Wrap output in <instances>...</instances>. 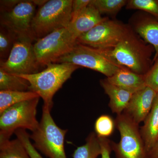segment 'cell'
<instances>
[{
  "instance_id": "cell-2",
  "label": "cell",
  "mask_w": 158,
  "mask_h": 158,
  "mask_svg": "<svg viewBox=\"0 0 158 158\" xmlns=\"http://www.w3.org/2000/svg\"><path fill=\"white\" fill-rule=\"evenodd\" d=\"M153 47L140 40L131 30L114 48L109 50L110 56L119 65L134 72L145 75L151 67Z\"/></svg>"
},
{
  "instance_id": "cell-12",
  "label": "cell",
  "mask_w": 158,
  "mask_h": 158,
  "mask_svg": "<svg viewBox=\"0 0 158 158\" xmlns=\"http://www.w3.org/2000/svg\"><path fill=\"white\" fill-rule=\"evenodd\" d=\"M157 94L147 86L135 92L123 113L137 124L144 122L152 109Z\"/></svg>"
},
{
  "instance_id": "cell-9",
  "label": "cell",
  "mask_w": 158,
  "mask_h": 158,
  "mask_svg": "<svg viewBox=\"0 0 158 158\" xmlns=\"http://www.w3.org/2000/svg\"><path fill=\"white\" fill-rule=\"evenodd\" d=\"M35 39L27 36L15 37L14 44L8 59L0 62V69L14 75L32 74L40 67L34 48Z\"/></svg>"
},
{
  "instance_id": "cell-16",
  "label": "cell",
  "mask_w": 158,
  "mask_h": 158,
  "mask_svg": "<svg viewBox=\"0 0 158 158\" xmlns=\"http://www.w3.org/2000/svg\"><path fill=\"white\" fill-rule=\"evenodd\" d=\"M135 31L143 40L154 49L153 61L158 58V20L149 17H141L134 25Z\"/></svg>"
},
{
  "instance_id": "cell-20",
  "label": "cell",
  "mask_w": 158,
  "mask_h": 158,
  "mask_svg": "<svg viewBox=\"0 0 158 158\" xmlns=\"http://www.w3.org/2000/svg\"><path fill=\"white\" fill-rule=\"evenodd\" d=\"M101 155V148L98 137L95 132H91L86 138V143L77 148L73 158H97Z\"/></svg>"
},
{
  "instance_id": "cell-14",
  "label": "cell",
  "mask_w": 158,
  "mask_h": 158,
  "mask_svg": "<svg viewBox=\"0 0 158 158\" xmlns=\"http://www.w3.org/2000/svg\"><path fill=\"white\" fill-rule=\"evenodd\" d=\"M101 86L110 98L109 106L117 115L123 113L134 93L110 83L106 78L100 81Z\"/></svg>"
},
{
  "instance_id": "cell-30",
  "label": "cell",
  "mask_w": 158,
  "mask_h": 158,
  "mask_svg": "<svg viewBox=\"0 0 158 158\" xmlns=\"http://www.w3.org/2000/svg\"><path fill=\"white\" fill-rule=\"evenodd\" d=\"M20 0H2L0 1L1 11H7L16 6Z\"/></svg>"
},
{
  "instance_id": "cell-29",
  "label": "cell",
  "mask_w": 158,
  "mask_h": 158,
  "mask_svg": "<svg viewBox=\"0 0 158 158\" xmlns=\"http://www.w3.org/2000/svg\"><path fill=\"white\" fill-rule=\"evenodd\" d=\"M101 148V158H111L110 155L112 150L111 142L107 138L98 137Z\"/></svg>"
},
{
  "instance_id": "cell-31",
  "label": "cell",
  "mask_w": 158,
  "mask_h": 158,
  "mask_svg": "<svg viewBox=\"0 0 158 158\" xmlns=\"http://www.w3.org/2000/svg\"><path fill=\"white\" fill-rule=\"evenodd\" d=\"M148 158H158V139L152 148L148 152Z\"/></svg>"
},
{
  "instance_id": "cell-19",
  "label": "cell",
  "mask_w": 158,
  "mask_h": 158,
  "mask_svg": "<svg viewBox=\"0 0 158 158\" xmlns=\"http://www.w3.org/2000/svg\"><path fill=\"white\" fill-rule=\"evenodd\" d=\"M30 87L27 80L0 69V91H30Z\"/></svg>"
},
{
  "instance_id": "cell-18",
  "label": "cell",
  "mask_w": 158,
  "mask_h": 158,
  "mask_svg": "<svg viewBox=\"0 0 158 158\" xmlns=\"http://www.w3.org/2000/svg\"><path fill=\"white\" fill-rule=\"evenodd\" d=\"M38 97L37 94L31 91H0V114L13 105Z\"/></svg>"
},
{
  "instance_id": "cell-26",
  "label": "cell",
  "mask_w": 158,
  "mask_h": 158,
  "mask_svg": "<svg viewBox=\"0 0 158 158\" xmlns=\"http://www.w3.org/2000/svg\"><path fill=\"white\" fill-rule=\"evenodd\" d=\"M15 134L25 148L31 158H43L31 143L30 135L26 131V130L20 129L16 130Z\"/></svg>"
},
{
  "instance_id": "cell-8",
  "label": "cell",
  "mask_w": 158,
  "mask_h": 158,
  "mask_svg": "<svg viewBox=\"0 0 158 158\" xmlns=\"http://www.w3.org/2000/svg\"><path fill=\"white\" fill-rule=\"evenodd\" d=\"M77 43V40L68 27L56 30L34 44L37 62L40 66L56 63L59 59L70 52Z\"/></svg>"
},
{
  "instance_id": "cell-13",
  "label": "cell",
  "mask_w": 158,
  "mask_h": 158,
  "mask_svg": "<svg viewBox=\"0 0 158 158\" xmlns=\"http://www.w3.org/2000/svg\"><path fill=\"white\" fill-rule=\"evenodd\" d=\"M106 18L102 17L98 10L89 4L76 19L70 23L68 27L73 36L77 40L80 36L90 31Z\"/></svg>"
},
{
  "instance_id": "cell-15",
  "label": "cell",
  "mask_w": 158,
  "mask_h": 158,
  "mask_svg": "<svg viewBox=\"0 0 158 158\" xmlns=\"http://www.w3.org/2000/svg\"><path fill=\"white\" fill-rule=\"evenodd\" d=\"M106 79L113 85L134 93L146 86L144 75L136 73L124 66Z\"/></svg>"
},
{
  "instance_id": "cell-17",
  "label": "cell",
  "mask_w": 158,
  "mask_h": 158,
  "mask_svg": "<svg viewBox=\"0 0 158 158\" xmlns=\"http://www.w3.org/2000/svg\"><path fill=\"white\" fill-rule=\"evenodd\" d=\"M140 131L148 153L158 139V93Z\"/></svg>"
},
{
  "instance_id": "cell-6",
  "label": "cell",
  "mask_w": 158,
  "mask_h": 158,
  "mask_svg": "<svg viewBox=\"0 0 158 158\" xmlns=\"http://www.w3.org/2000/svg\"><path fill=\"white\" fill-rule=\"evenodd\" d=\"M40 98L13 105L0 114V141L9 140L20 129L32 132L37 129L39 125L36 114Z\"/></svg>"
},
{
  "instance_id": "cell-23",
  "label": "cell",
  "mask_w": 158,
  "mask_h": 158,
  "mask_svg": "<svg viewBox=\"0 0 158 158\" xmlns=\"http://www.w3.org/2000/svg\"><path fill=\"white\" fill-rule=\"evenodd\" d=\"M115 126V121L112 117L109 115H102L95 121L94 130L98 137L107 138L113 134Z\"/></svg>"
},
{
  "instance_id": "cell-5",
  "label": "cell",
  "mask_w": 158,
  "mask_h": 158,
  "mask_svg": "<svg viewBox=\"0 0 158 158\" xmlns=\"http://www.w3.org/2000/svg\"><path fill=\"white\" fill-rule=\"evenodd\" d=\"M56 63H67L90 69L110 77L123 67L110 56L109 49L94 48L77 43L70 52Z\"/></svg>"
},
{
  "instance_id": "cell-1",
  "label": "cell",
  "mask_w": 158,
  "mask_h": 158,
  "mask_svg": "<svg viewBox=\"0 0 158 158\" xmlns=\"http://www.w3.org/2000/svg\"><path fill=\"white\" fill-rule=\"evenodd\" d=\"M80 67L70 63H51L40 72L15 75L27 80L30 84V91L37 94L43 100V106L51 110L55 94Z\"/></svg>"
},
{
  "instance_id": "cell-28",
  "label": "cell",
  "mask_w": 158,
  "mask_h": 158,
  "mask_svg": "<svg viewBox=\"0 0 158 158\" xmlns=\"http://www.w3.org/2000/svg\"><path fill=\"white\" fill-rule=\"evenodd\" d=\"M90 2L91 0H73L70 22H72L76 19L79 15L89 6Z\"/></svg>"
},
{
  "instance_id": "cell-24",
  "label": "cell",
  "mask_w": 158,
  "mask_h": 158,
  "mask_svg": "<svg viewBox=\"0 0 158 158\" xmlns=\"http://www.w3.org/2000/svg\"><path fill=\"white\" fill-rule=\"evenodd\" d=\"M15 36L4 27H0V62L9 58L14 44Z\"/></svg>"
},
{
  "instance_id": "cell-10",
  "label": "cell",
  "mask_w": 158,
  "mask_h": 158,
  "mask_svg": "<svg viewBox=\"0 0 158 158\" xmlns=\"http://www.w3.org/2000/svg\"><path fill=\"white\" fill-rule=\"evenodd\" d=\"M131 31L128 27L108 18L83 34L77 40V43L101 49L114 48Z\"/></svg>"
},
{
  "instance_id": "cell-3",
  "label": "cell",
  "mask_w": 158,
  "mask_h": 158,
  "mask_svg": "<svg viewBox=\"0 0 158 158\" xmlns=\"http://www.w3.org/2000/svg\"><path fill=\"white\" fill-rule=\"evenodd\" d=\"M73 0H50L40 7L34 15L31 30L36 40L63 28L71 20Z\"/></svg>"
},
{
  "instance_id": "cell-21",
  "label": "cell",
  "mask_w": 158,
  "mask_h": 158,
  "mask_svg": "<svg viewBox=\"0 0 158 158\" xmlns=\"http://www.w3.org/2000/svg\"><path fill=\"white\" fill-rule=\"evenodd\" d=\"M0 158H31L18 138L0 141Z\"/></svg>"
},
{
  "instance_id": "cell-25",
  "label": "cell",
  "mask_w": 158,
  "mask_h": 158,
  "mask_svg": "<svg viewBox=\"0 0 158 158\" xmlns=\"http://www.w3.org/2000/svg\"><path fill=\"white\" fill-rule=\"evenodd\" d=\"M126 6L128 9L148 12L158 20V0H130Z\"/></svg>"
},
{
  "instance_id": "cell-22",
  "label": "cell",
  "mask_w": 158,
  "mask_h": 158,
  "mask_svg": "<svg viewBox=\"0 0 158 158\" xmlns=\"http://www.w3.org/2000/svg\"><path fill=\"white\" fill-rule=\"evenodd\" d=\"M127 2L126 0H91L90 5L95 7L101 14L113 15L126 6Z\"/></svg>"
},
{
  "instance_id": "cell-11",
  "label": "cell",
  "mask_w": 158,
  "mask_h": 158,
  "mask_svg": "<svg viewBox=\"0 0 158 158\" xmlns=\"http://www.w3.org/2000/svg\"><path fill=\"white\" fill-rule=\"evenodd\" d=\"M36 5L33 1H20L12 9L1 11V26L14 35L30 36L34 38L31 24L36 14Z\"/></svg>"
},
{
  "instance_id": "cell-7",
  "label": "cell",
  "mask_w": 158,
  "mask_h": 158,
  "mask_svg": "<svg viewBox=\"0 0 158 158\" xmlns=\"http://www.w3.org/2000/svg\"><path fill=\"white\" fill-rule=\"evenodd\" d=\"M115 121L120 135L118 143L111 142L116 158H148L139 124L123 113L117 115Z\"/></svg>"
},
{
  "instance_id": "cell-27",
  "label": "cell",
  "mask_w": 158,
  "mask_h": 158,
  "mask_svg": "<svg viewBox=\"0 0 158 158\" xmlns=\"http://www.w3.org/2000/svg\"><path fill=\"white\" fill-rule=\"evenodd\" d=\"M145 85L158 93V58L144 75Z\"/></svg>"
},
{
  "instance_id": "cell-4",
  "label": "cell",
  "mask_w": 158,
  "mask_h": 158,
  "mask_svg": "<svg viewBox=\"0 0 158 158\" xmlns=\"http://www.w3.org/2000/svg\"><path fill=\"white\" fill-rule=\"evenodd\" d=\"M50 109L43 106L39 126L30 135L34 147L49 158H67L64 141L67 130L60 128L51 115Z\"/></svg>"
}]
</instances>
